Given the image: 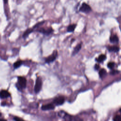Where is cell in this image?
Listing matches in <instances>:
<instances>
[{
    "mask_svg": "<svg viewBox=\"0 0 121 121\" xmlns=\"http://www.w3.org/2000/svg\"><path fill=\"white\" fill-rule=\"evenodd\" d=\"M42 81L40 77H37L36 81H35V88L34 90L35 93H38L40 92L42 88Z\"/></svg>",
    "mask_w": 121,
    "mask_h": 121,
    "instance_id": "obj_1",
    "label": "cell"
},
{
    "mask_svg": "<svg viewBox=\"0 0 121 121\" xmlns=\"http://www.w3.org/2000/svg\"><path fill=\"white\" fill-rule=\"evenodd\" d=\"M57 56H58V52L57 50L54 51V52H53L52 55H51L45 59V62L47 63H50L51 62H53L56 59Z\"/></svg>",
    "mask_w": 121,
    "mask_h": 121,
    "instance_id": "obj_2",
    "label": "cell"
},
{
    "mask_svg": "<svg viewBox=\"0 0 121 121\" xmlns=\"http://www.w3.org/2000/svg\"><path fill=\"white\" fill-rule=\"evenodd\" d=\"M18 78V85L21 88H25L26 86V80L25 78L19 76Z\"/></svg>",
    "mask_w": 121,
    "mask_h": 121,
    "instance_id": "obj_3",
    "label": "cell"
},
{
    "mask_svg": "<svg viewBox=\"0 0 121 121\" xmlns=\"http://www.w3.org/2000/svg\"><path fill=\"white\" fill-rule=\"evenodd\" d=\"M91 10V7L87 4L83 3L79 8V11L84 13H88Z\"/></svg>",
    "mask_w": 121,
    "mask_h": 121,
    "instance_id": "obj_4",
    "label": "cell"
},
{
    "mask_svg": "<svg viewBox=\"0 0 121 121\" xmlns=\"http://www.w3.org/2000/svg\"><path fill=\"white\" fill-rule=\"evenodd\" d=\"M65 101V98L63 96H59L55 98L53 101V104L56 105H62Z\"/></svg>",
    "mask_w": 121,
    "mask_h": 121,
    "instance_id": "obj_5",
    "label": "cell"
},
{
    "mask_svg": "<svg viewBox=\"0 0 121 121\" xmlns=\"http://www.w3.org/2000/svg\"><path fill=\"white\" fill-rule=\"evenodd\" d=\"M38 32L42 33L45 35H49L51 34H52L53 30L52 27H49L47 29H45L44 28H40L38 30H37Z\"/></svg>",
    "mask_w": 121,
    "mask_h": 121,
    "instance_id": "obj_6",
    "label": "cell"
},
{
    "mask_svg": "<svg viewBox=\"0 0 121 121\" xmlns=\"http://www.w3.org/2000/svg\"><path fill=\"white\" fill-rule=\"evenodd\" d=\"M54 108H55V106L54 104H47L43 105L41 107L42 110L43 111L53 110L54 109Z\"/></svg>",
    "mask_w": 121,
    "mask_h": 121,
    "instance_id": "obj_7",
    "label": "cell"
},
{
    "mask_svg": "<svg viewBox=\"0 0 121 121\" xmlns=\"http://www.w3.org/2000/svg\"><path fill=\"white\" fill-rule=\"evenodd\" d=\"M10 96V93L7 90H2L0 92V97L1 99L7 98Z\"/></svg>",
    "mask_w": 121,
    "mask_h": 121,
    "instance_id": "obj_8",
    "label": "cell"
},
{
    "mask_svg": "<svg viewBox=\"0 0 121 121\" xmlns=\"http://www.w3.org/2000/svg\"><path fill=\"white\" fill-rule=\"evenodd\" d=\"M107 49L109 51L112 52H117L119 50V48L116 46H109L107 47Z\"/></svg>",
    "mask_w": 121,
    "mask_h": 121,
    "instance_id": "obj_9",
    "label": "cell"
},
{
    "mask_svg": "<svg viewBox=\"0 0 121 121\" xmlns=\"http://www.w3.org/2000/svg\"><path fill=\"white\" fill-rule=\"evenodd\" d=\"M81 48V44L79 43L78 44L75 48L74 49V51L72 52V55H75V54H76L80 50Z\"/></svg>",
    "mask_w": 121,
    "mask_h": 121,
    "instance_id": "obj_10",
    "label": "cell"
},
{
    "mask_svg": "<svg viewBox=\"0 0 121 121\" xmlns=\"http://www.w3.org/2000/svg\"><path fill=\"white\" fill-rule=\"evenodd\" d=\"M33 31V28H28V29H27L24 32V33L23 34V38H26V37L28 36V35L31 33H32Z\"/></svg>",
    "mask_w": 121,
    "mask_h": 121,
    "instance_id": "obj_11",
    "label": "cell"
},
{
    "mask_svg": "<svg viewBox=\"0 0 121 121\" xmlns=\"http://www.w3.org/2000/svg\"><path fill=\"white\" fill-rule=\"evenodd\" d=\"M110 40L112 43H117L118 42L119 39L116 35H113L110 37Z\"/></svg>",
    "mask_w": 121,
    "mask_h": 121,
    "instance_id": "obj_12",
    "label": "cell"
},
{
    "mask_svg": "<svg viewBox=\"0 0 121 121\" xmlns=\"http://www.w3.org/2000/svg\"><path fill=\"white\" fill-rule=\"evenodd\" d=\"M76 26V24H72V25H70L67 28V32H73L75 30Z\"/></svg>",
    "mask_w": 121,
    "mask_h": 121,
    "instance_id": "obj_13",
    "label": "cell"
},
{
    "mask_svg": "<svg viewBox=\"0 0 121 121\" xmlns=\"http://www.w3.org/2000/svg\"><path fill=\"white\" fill-rule=\"evenodd\" d=\"M22 63H23V62L21 60H18V61H16L13 64L14 68L15 69H17V68H19L22 64Z\"/></svg>",
    "mask_w": 121,
    "mask_h": 121,
    "instance_id": "obj_14",
    "label": "cell"
},
{
    "mask_svg": "<svg viewBox=\"0 0 121 121\" xmlns=\"http://www.w3.org/2000/svg\"><path fill=\"white\" fill-rule=\"evenodd\" d=\"M106 74V71L105 70V69H102L100 70L99 72V75L100 78H103V77H104L105 75V74Z\"/></svg>",
    "mask_w": 121,
    "mask_h": 121,
    "instance_id": "obj_15",
    "label": "cell"
},
{
    "mask_svg": "<svg viewBox=\"0 0 121 121\" xmlns=\"http://www.w3.org/2000/svg\"><path fill=\"white\" fill-rule=\"evenodd\" d=\"M105 59H106V56L105 55L101 54L99 56V57L96 59V60L98 62H101L103 61Z\"/></svg>",
    "mask_w": 121,
    "mask_h": 121,
    "instance_id": "obj_16",
    "label": "cell"
},
{
    "mask_svg": "<svg viewBox=\"0 0 121 121\" xmlns=\"http://www.w3.org/2000/svg\"><path fill=\"white\" fill-rule=\"evenodd\" d=\"M114 63L113 62H109L108 63V65H107V66L110 69H112L113 67H114Z\"/></svg>",
    "mask_w": 121,
    "mask_h": 121,
    "instance_id": "obj_17",
    "label": "cell"
},
{
    "mask_svg": "<svg viewBox=\"0 0 121 121\" xmlns=\"http://www.w3.org/2000/svg\"><path fill=\"white\" fill-rule=\"evenodd\" d=\"M113 120L114 121H121V117L120 115H116L114 117Z\"/></svg>",
    "mask_w": 121,
    "mask_h": 121,
    "instance_id": "obj_18",
    "label": "cell"
},
{
    "mask_svg": "<svg viewBox=\"0 0 121 121\" xmlns=\"http://www.w3.org/2000/svg\"><path fill=\"white\" fill-rule=\"evenodd\" d=\"M43 23H44V22H40V23H38V24H37L36 25H35V26H34V28H35V27H38V26H41V25H42Z\"/></svg>",
    "mask_w": 121,
    "mask_h": 121,
    "instance_id": "obj_19",
    "label": "cell"
},
{
    "mask_svg": "<svg viewBox=\"0 0 121 121\" xmlns=\"http://www.w3.org/2000/svg\"><path fill=\"white\" fill-rule=\"evenodd\" d=\"M14 120H15V121H21V120H22V119H20V118H19V117H15L14 118Z\"/></svg>",
    "mask_w": 121,
    "mask_h": 121,
    "instance_id": "obj_20",
    "label": "cell"
},
{
    "mask_svg": "<svg viewBox=\"0 0 121 121\" xmlns=\"http://www.w3.org/2000/svg\"><path fill=\"white\" fill-rule=\"evenodd\" d=\"M99 65L98 64H95V68L96 70H98L99 69Z\"/></svg>",
    "mask_w": 121,
    "mask_h": 121,
    "instance_id": "obj_21",
    "label": "cell"
},
{
    "mask_svg": "<svg viewBox=\"0 0 121 121\" xmlns=\"http://www.w3.org/2000/svg\"><path fill=\"white\" fill-rule=\"evenodd\" d=\"M118 72V71H117V70H113V71H112V72H111V74H112V75H114V74H116V73H117Z\"/></svg>",
    "mask_w": 121,
    "mask_h": 121,
    "instance_id": "obj_22",
    "label": "cell"
},
{
    "mask_svg": "<svg viewBox=\"0 0 121 121\" xmlns=\"http://www.w3.org/2000/svg\"><path fill=\"white\" fill-rule=\"evenodd\" d=\"M3 1H4V2L5 3H7L8 0H3Z\"/></svg>",
    "mask_w": 121,
    "mask_h": 121,
    "instance_id": "obj_23",
    "label": "cell"
},
{
    "mask_svg": "<svg viewBox=\"0 0 121 121\" xmlns=\"http://www.w3.org/2000/svg\"><path fill=\"white\" fill-rule=\"evenodd\" d=\"M0 121H6V120L3 119H0Z\"/></svg>",
    "mask_w": 121,
    "mask_h": 121,
    "instance_id": "obj_24",
    "label": "cell"
},
{
    "mask_svg": "<svg viewBox=\"0 0 121 121\" xmlns=\"http://www.w3.org/2000/svg\"><path fill=\"white\" fill-rule=\"evenodd\" d=\"M1 113H0V116H1Z\"/></svg>",
    "mask_w": 121,
    "mask_h": 121,
    "instance_id": "obj_25",
    "label": "cell"
},
{
    "mask_svg": "<svg viewBox=\"0 0 121 121\" xmlns=\"http://www.w3.org/2000/svg\"><path fill=\"white\" fill-rule=\"evenodd\" d=\"M120 112H121V109H120Z\"/></svg>",
    "mask_w": 121,
    "mask_h": 121,
    "instance_id": "obj_26",
    "label": "cell"
}]
</instances>
